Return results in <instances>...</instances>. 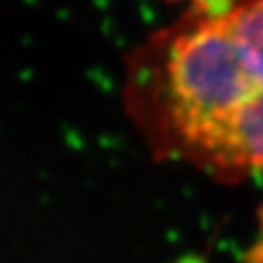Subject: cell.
Wrapping results in <instances>:
<instances>
[{"instance_id":"1","label":"cell","mask_w":263,"mask_h":263,"mask_svg":"<svg viewBox=\"0 0 263 263\" xmlns=\"http://www.w3.org/2000/svg\"><path fill=\"white\" fill-rule=\"evenodd\" d=\"M130 104L164 154L222 176L263 174V0L208 3L160 33Z\"/></svg>"},{"instance_id":"2","label":"cell","mask_w":263,"mask_h":263,"mask_svg":"<svg viewBox=\"0 0 263 263\" xmlns=\"http://www.w3.org/2000/svg\"><path fill=\"white\" fill-rule=\"evenodd\" d=\"M249 263H263V208L259 214V232H257V240L249 253Z\"/></svg>"}]
</instances>
